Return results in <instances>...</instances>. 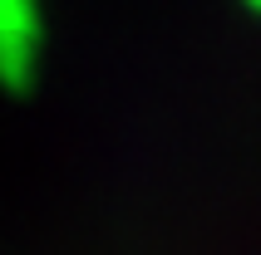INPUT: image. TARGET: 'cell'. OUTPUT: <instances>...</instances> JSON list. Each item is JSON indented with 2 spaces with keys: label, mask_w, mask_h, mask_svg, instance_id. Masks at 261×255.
Returning <instances> with one entry per match:
<instances>
[{
  "label": "cell",
  "mask_w": 261,
  "mask_h": 255,
  "mask_svg": "<svg viewBox=\"0 0 261 255\" xmlns=\"http://www.w3.org/2000/svg\"><path fill=\"white\" fill-rule=\"evenodd\" d=\"M251 5H256V10H261V0H251Z\"/></svg>",
  "instance_id": "2"
},
{
  "label": "cell",
  "mask_w": 261,
  "mask_h": 255,
  "mask_svg": "<svg viewBox=\"0 0 261 255\" xmlns=\"http://www.w3.org/2000/svg\"><path fill=\"white\" fill-rule=\"evenodd\" d=\"M40 44V20L30 0H0V74L10 84H25Z\"/></svg>",
  "instance_id": "1"
}]
</instances>
